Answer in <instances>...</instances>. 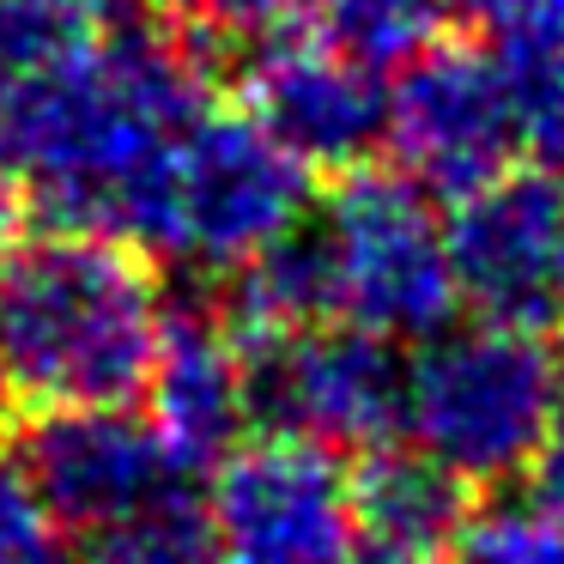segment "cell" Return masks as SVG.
<instances>
[{
    "label": "cell",
    "instance_id": "5bb4252c",
    "mask_svg": "<svg viewBox=\"0 0 564 564\" xmlns=\"http://www.w3.org/2000/svg\"><path fill=\"white\" fill-rule=\"evenodd\" d=\"M280 25L370 74H401L419 50H431V0H285Z\"/></svg>",
    "mask_w": 564,
    "mask_h": 564
},
{
    "label": "cell",
    "instance_id": "e0dca14e",
    "mask_svg": "<svg viewBox=\"0 0 564 564\" xmlns=\"http://www.w3.org/2000/svg\"><path fill=\"white\" fill-rule=\"evenodd\" d=\"M462 564H564L558 528L540 503H498V510H474L462 534Z\"/></svg>",
    "mask_w": 564,
    "mask_h": 564
},
{
    "label": "cell",
    "instance_id": "3957f363",
    "mask_svg": "<svg viewBox=\"0 0 564 564\" xmlns=\"http://www.w3.org/2000/svg\"><path fill=\"white\" fill-rule=\"evenodd\" d=\"M310 171L249 110H219L183 128L147 188L128 243L195 273H243L292 225H304Z\"/></svg>",
    "mask_w": 564,
    "mask_h": 564
},
{
    "label": "cell",
    "instance_id": "cb8c5ba5",
    "mask_svg": "<svg viewBox=\"0 0 564 564\" xmlns=\"http://www.w3.org/2000/svg\"><path fill=\"white\" fill-rule=\"evenodd\" d=\"M552 443H564V352H552Z\"/></svg>",
    "mask_w": 564,
    "mask_h": 564
},
{
    "label": "cell",
    "instance_id": "9c48e42d",
    "mask_svg": "<svg viewBox=\"0 0 564 564\" xmlns=\"http://www.w3.org/2000/svg\"><path fill=\"white\" fill-rule=\"evenodd\" d=\"M443 231L455 304L474 310V322L534 334L564 310V176L540 164L503 171L455 200Z\"/></svg>",
    "mask_w": 564,
    "mask_h": 564
},
{
    "label": "cell",
    "instance_id": "52a82bcc",
    "mask_svg": "<svg viewBox=\"0 0 564 564\" xmlns=\"http://www.w3.org/2000/svg\"><path fill=\"white\" fill-rule=\"evenodd\" d=\"M207 522L219 564H352L365 540L340 455L280 431L243 437L213 467Z\"/></svg>",
    "mask_w": 564,
    "mask_h": 564
},
{
    "label": "cell",
    "instance_id": "d6986e66",
    "mask_svg": "<svg viewBox=\"0 0 564 564\" xmlns=\"http://www.w3.org/2000/svg\"><path fill=\"white\" fill-rule=\"evenodd\" d=\"M522 7L528 0H431L437 19H455V25H491V31H503Z\"/></svg>",
    "mask_w": 564,
    "mask_h": 564
},
{
    "label": "cell",
    "instance_id": "7c38bea8",
    "mask_svg": "<svg viewBox=\"0 0 564 564\" xmlns=\"http://www.w3.org/2000/svg\"><path fill=\"white\" fill-rule=\"evenodd\" d=\"M152 425L195 467H219L256 425L249 401V340L225 310H171L152 358Z\"/></svg>",
    "mask_w": 564,
    "mask_h": 564
},
{
    "label": "cell",
    "instance_id": "9a60e30c",
    "mask_svg": "<svg viewBox=\"0 0 564 564\" xmlns=\"http://www.w3.org/2000/svg\"><path fill=\"white\" fill-rule=\"evenodd\" d=\"M74 564H219L213 552V522H207V491L188 486L176 498H159L98 534L67 540Z\"/></svg>",
    "mask_w": 564,
    "mask_h": 564
},
{
    "label": "cell",
    "instance_id": "ba28073f",
    "mask_svg": "<svg viewBox=\"0 0 564 564\" xmlns=\"http://www.w3.org/2000/svg\"><path fill=\"white\" fill-rule=\"evenodd\" d=\"M389 152L431 200H462L516 171L522 128L498 55L467 43L419 50L389 91Z\"/></svg>",
    "mask_w": 564,
    "mask_h": 564
},
{
    "label": "cell",
    "instance_id": "7402d4cb",
    "mask_svg": "<svg viewBox=\"0 0 564 564\" xmlns=\"http://www.w3.org/2000/svg\"><path fill=\"white\" fill-rule=\"evenodd\" d=\"M19 243V188L0 176V256Z\"/></svg>",
    "mask_w": 564,
    "mask_h": 564
},
{
    "label": "cell",
    "instance_id": "d4e9b609",
    "mask_svg": "<svg viewBox=\"0 0 564 564\" xmlns=\"http://www.w3.org/2000/svg\"><path fill=\"white\" fill-rule=\"evenodd\" d=\"M7 406H13V389H7V377H0V425H7Z\"/></svg>",
    "mask_w": 564,
    "mask_h": 564
},
{
    "label": "cell",
    "instance_id": "603a6c76",
    "mask_svg": "<svg viewBox=\"0 0 564 564\" xmlns=\"http://www.w3.org/2000/svg\"><path fill=\"white\" fill-rule=\"evenodd\" d=\"M352 564H443V558H431V552H394V546H358Z\"/></svg>",
    "mask_w": 564,
    "mask_h": 564
},
{
    "label": "cell",
    "instance_id": "30bf717a",
    "mask_svg": "<svg viewBox=\"0 0 564 564\" xmlns=\"http://www.w3.org/2000/svg\"><path fill=\"white\" fill-rule=\"evenodd\" d=\"M31 491L43 498L62 540L98 534L122 516L147 510L159 498L200 486V467L171 449L152 419L134 406H79V413H43L25 437Z\"/></svg>",
    "mask_w": 564,
    "mask_h": 564
},
{
    "label": "cell",
    "instance_id": "277c9868",
    "mask_svg": "<svg viewBox=\"0 0 564 564\" xmlns=\"http://www.w3.org/2000/svg\"><path fill=\"white\" fill-rule=\"evenodd\" d=\"M322 322H352L382 340H431L455 322L449 231L401 171H352L304 213Z\"/></svg>",
    "mask_w": 564,
    "mask_h": 564
},
{
    "label": "cell",
    "instance_id": "44dd1931",
    "mask_svg": "<svg viewBox=\"0 0 564 564\" xmlns=\"http://www.w3.org/2000/svg\"><path fill=\"white\" fill-rule=\"evenodd\" d=\"M0 564H74V558H67V540L62 534H43V540L0 546Z\"/></svg>",
    "mask_w": 564,
    "mask_h": 564
},
{
    "label": "cell",
    "instance_id": "4fadbf2b",
    "mask_svg": "<svg viewBox=\"0 0 564 564\" xmlns=\"http://www.w3.org/2000/svg\"><path fill=\"white\" fill-rule=\"evenodd\" d=\"M352 510L370 546L443 558L449 546H462L467 522H474V486L437 467L425 449L389 443V449L365 455V467L352 474Z\"/></svg>",
    "mask_w": 564,
    "mask_h": 564
},
{
    "label": "cell",
    "instance_id": "ffe728a7",
    "mask_svg": "<svg viewBox=\"0 0 564 564\" xmlns=\"http://www.w3.org/2000/svg\"><path fill=\"white\" fill-rule=\"evenodd\" d=\"M534 503L552 516L558 546H564V443H546V455H540V498Z\"/></svg>",
    "mask_w": 564,
    "mask_h": 564
},
{
    "label": "cell",
    "instance_id": "7a4b0ae2",
    "mask_svg": "<svg viewBox=\"0 0 564 564\" xmlns=\"http://www.w3.org/2000/svg\"><path fill=\"white\" fill-rule=\"evenodd\" d=\"M164 322L152 256L110 231L50 225L0 256V377L37 413L134 406Z\"/></svg>",
    "mask_w": 564,
    "mask_h": 564
},
{
    "label": "cell",
    "instance_id": "ac0fdd59",
    "mask_svg": "<svg viewBox=\"0 0 564 564\" xmlns=\"http://www.w3.org/2000/svg\"><path fill=\"white\" fill-rule=\"evenodd\" d=\"M98 19H159L171 31H213V37H261L280 25L285 0H91Z\"/></svg>",
    "mask_w": 564,
    "mask_h": 564
},
{
    "label": "cell",
    "instance_id": "2e32d148",
    "mask_svg": "<svg viewBox=\"0 0 564 564\" xmlns=\"http://www.w3.org/2000/svg\"><path fill=\"white\" fill-rule=\"evenodd\" d=\"M98 25L91 0H0V86L62 62Z\"/></svg>",
    "mask_w": 564,
    "mask_h": 564
},
{
    "label": "cell",
    "instance_id": "8fae6325",
    "mask_svg": "<svg viewBox=\"0 0 564 564\" xmlns=\"http://www.w3.org/2000/svg\"><path fill=\"white\" fill-rule=\"evenodd\" d=\"M243 110L304 164L310 176H352L389 147V86L382 74L273 25L243 62Z\"/></svg>",
    "mask_w": 564,
    "mask_h": 564
},
{
    "label": "cell",
    "instance_id": "5b68a950",
    "mask_svg": "<svg viewBox=\"0 0 564 564\" xmlns=\"http://www.w3.org/2000/svg\"><path fill=\"white\" fill-rule=\"evenodd\" d=\"M406 437L467 486H510L552 443V352L528 328L449 322L406 358Z\"/></svg>",
    "mask_w": 564,
    "mask_h": 564
},
{
    "label": "cell",
    "instance_id": "8992f818",
    "mask_svg": "<svg viewBox=\"0 0 564 564\" xmlns=\"http://www.w3.org/2000/svg\"><path fill=\"white\" fill-rule=\"evenodd\" d=\"M256 425L334 455H377L406 437V352L352 322L243 334Z\"/></svg>",
    "mask_w": 564,
    "mask_h": 564
},
{
    "label": "cell",
    "instance_id": "6da1fadb",
    "mask_svg": "<svg viewBox=\"0 0 564 564\" xmlns=\"http://www.w3.org/2000/svg\"><path fill=\"white\" fill-rule=\"evenodd\" d=\"M207 110V62L183 31L104 19L62 62L0 86V176L50 225L128 243L164 152Z\"/></svg>",
    "mask_w": 564,
    "mask_h": 564
}]
</instances>
